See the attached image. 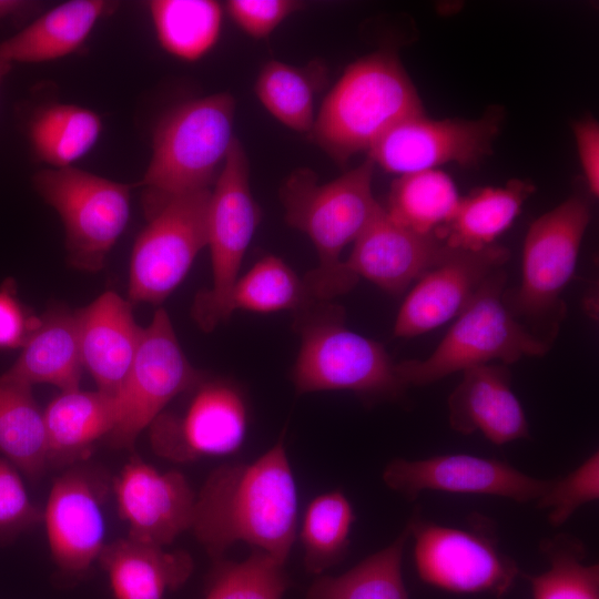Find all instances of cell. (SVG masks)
I'll return each instance as SVG.
<instances>
[{
  "label": "cell",
  "mask_w": 599,
  "mask_h": 599,
  "mask_svg": "<svg viewBox=\"0 0 599 599\" xmlns=\"http://www.w3.org/2000/svg\"><path fill=\"white\" fill-rule=\"evenodd\" d=\"M589 220V205L578 196L537 219L525 238L521 284L504 296L515 317L548 345L564 316L560 295L575 273Z\"/></svg>",
  "instance_id": "7"
},
{
  "label": "cell",
  "mask_w": 599,
  "mask_h": 599,
  "mask_svg": "<svg viewBox=\"0 0 599 599\" xmlns=\"http://www.w3.org/2000/svg\"><path fill=\"white\" fill-rule=\"evenodd\" d=\"M115 414V398L98 389L60 392L43 410L48 466L84 460L93 445L110 435Z\"/></svg>",
  "instance_id": "24"
},
{
  "label": "cell",
  "mask_w": 599,
  "mask_h": 599,
  "mask_svg": "<svg viewBox=\"0 0 599 599\" xmlns=\"http://www.w3.org/2000/svg\"><path fill=\"white\" fill-rule=\"evenodd\" d=\"M296 527V485L280 439L252 463L210 474L196 496L191 530L214 559L244 541L284 565Z\"/></svg>",
  "instance_id": "1"
},
{
  "label": "cell",
  "mask_w": 599,
  "mask_h": 599,
  "mask_svg": "<svg viewBox=\"0 0 599 599\" xmlns=\"http://www.w3.org/2000/svg\"><path fill=\"white\" fill-rule=\"evenodd\" d=\"M302 7V2L293 0H230L225 4L236 26L255 39L267 38Z\"/></svg>",
  "instance_id": "39"
},
{
  "label": "cell",
  "mask_w": 599,
  "mask_h": 599,
  "mask_svg": "<svg viewBox=\"0 0 599 599\" xmlns=\"http://www.w3.org/2000/svg\"><path fill=\"white\" fill-rule=\"evenodd\" d=\"M6 375L33 386L50 384L69 392L80 388L83 364L75 311L53 306L39 317Z\"/></svg>",
  "instance_id": "23"
},
{
  "label": "cell",
  "mask_w": 599,
  "mask_h": 599,
  "mask_svg": "<svg viewBox=\"0 0 599 599\" xmlns=\"http://www.w3.org/2000/svg\"><path fill=\"white\" fill-rule=\"evenodd\" d=\"M450 250L435 233L422 234L398 224L380 205L344 264L357 278L399 294Z\"/></svg>",
  "instance_id": "19"
},
{
  "label": "cell",
  "mask_w": 599,
  "mask_h": 599,
  "mask_svg": "<svg viewBox=\"0 0 599 599\" xmlns=\"http://www.w3.org/2000/svg\"><path fill=\"white\" fill-rule=\"evenodd\" d=\"M318 61L295 67L272 60L258 73L255 93L262 105L282 124L297 132H311L316 93L326 80Z\"/></svg>",
  "instance_id": "28"
},
{
  "label": "cell",
  "mask_w": 599,
  "mask_h": 599,
  "mask_svg": "<svg viewBox=\"0 0 599 599\" xmlns=\"http://www.w3.org/2000/svg\"><path fill=\"white\" fill-rule=\"evenodd\" d=\"M354 521L353 506L339 490L309 502L301 528L304 564L309 572L322 573L344 558Z\"/></svg>",
  "instance_id": "35"
},
{
  "label": "cell",
  "mask_w": 599,
  "mask_h": 599,
  "mask_svg": "<svg viewBox=\"0 0 599 599\" xmlns=\"http://www.w3.org/2000/svg\"><path fill=\"white\" fill-rule=\"evenodd\" d=\"M32 184L62 220L68 263L101 271L130 220L131 187L75 166L41 170Z\"/></svg>",
  "instance_id": "8"
},
{
  "label": "cell",
  "mask_w": 599,
  "mask_h": 599,
  "mask_svg": "<svg viewBox=\"0 0 599 599\" xmlns=\"http://www.w3.org/2000/svg\"><path fill=\"white\" fill-rule=\"evenodd\" d=\"M293 315L301 345L291 376L298 394L349 390L369 402L403 396L397 363L380 343L345 325L342 306L314 301Z\"/></svg>",
  "instance_id": "4"
},
{
  "label": "cell",
  "mask_w": 599,
  "mask_h": 599,
  "mask_svg": "<svg viewBox=\"0 0 599 599\" xmlns=\"http://www.w3.org/2000/svg\"><path fill=\"white\" fill-rule=\"evenodd\" d=\"M466 529L425 519L416 511L406 525L414 540V562L427 585L454 593L504 597L520 573L498 547L488 521L478 517Z\"/></svg>",
  "instance_id": "9"
},
{
  "label": "cell",
  "mask_w": 599,
  "mask_h": 599,
  "mask_svg": "<svg viewBox=\"0 0 599 599\" xmlns=\"http://www.w3.org/2000/svg\"><path fill=\"white\" fill-rule=\"evenodd\" d=\"M164 548L128 536L104 546L99 562L115 599H163L186 582L193 571L192 557Z\"/></svg>",
  "instance_id": "22"
},
{
  "label": "cell",
  "mask_w": 599,
  "mask_h": 599,
  "mask_svg": "<svg viewBox=\"0 0 599 599\" xmlns=\"http://www.w3.org/2000/svg\"><path fill=\"white\" fill-rule=\"evenodd\" d=\"M549 567L538 575H524L532 599H599V566L587 564L583 542L568 534L540 541Z\"/></svg>",
  "instance_id": "33"
},
{
  "label": "cell",
  "mask_w": 599,
  "mask_h": 599,
  "mask_svg": "<svg viewBox=\"0 0 599 599\" xmlns=\"http://www.w3.org/2000/svg\"><path fill=\"white\" fill-rule=\"evenodd\" d=\"M132 304L106 291L75 311L83 368L97 389L115 398L139 349L143 328L135 323Z\"/></svg>",
  "instance_id": "20"
},
{
  "label": "cell",
  "mask_w": 599,
  "mask_h": 599,
  "mask_svg": "<svg viewBox=\"0 0 599 599\" xmlns=\"http://www.w3.org/2000/svg\"><path fill=\"white\" fill-rule=\"evenodd\" d=\"M374 166L367 158L326 183H319L312 170L302 167L282 184L285 221L306 234L317 253V266L303 276L314 301L331 302L351 291L358 281L346 268L341 254L380 207L372 187Z\"/></svg>",
  "instance_id": "2"
},
{
  "label": "cell",
  "mask_w": 599,
  "mask_h": 599,
  "mask_svg": "<svg viewBox=\"0 0 599 599\" xmlns=\"http://www.w3.org/2000/svg\"><path fill=\"white\" fill-rule=\"evenodd\" d=\"M104 490L99 477L83 467L65 470L52 485L42 521L52 559L65 575H83L106 545Z\"/></svg>",
  "instance_id": "17"
},
{
  "label": "cell",
  "mask_w": 599,
  "mask_h": 599,
  "mask_svg": "<svg viewBox=\"0 0 599 599\" xmlns=\"http://www.w3.org/2000/svg\"><path fill=\"white\" fill-rule=\"evenodd\" d=\"M312 302L303 277L282 258L267 255L236 280L227 298V313L231 316L235 309H245L294 314Z\"/></svg>",
  "instance_id": "34"
},
{
  "label": "cell",
  "mask_w": 599,
  "mask_h": 599,
  "mask_svg": "<svg viewBox=\"0 0 599 599\" xmlns=\"http://www.w3.org/2000/svg\"><path fill=\"white\" fill-rule=\"evenodd\" d=\"M112 486L128 537L165 547L191 529L196 496L183 474L162 473L134 455Z\"/></svg>",
  "instance_id": "18"
},
{
  "label": "cell",
  "mask_w": 599,
  "mask_h": 599,
  "mask_svg": "<svg viewBox=\"0 0 599 599\" xmlns=\"http://www.w3.org/2000/svg\"><path fill=\"white\" fill-rule=\"evenodd\" d=\"M579 160L590 193H599V126L592 118L579 120L573 125Z\"/></svg>",
  "instance_id": "41"
},
{
  "label": "cell",
  "mask_w": 599,
  "mask_h": 599,
  "mask_svg": "<svg viewBox=\"0 0 599 599\" xmlns=\"http://www.w3.org/2000/svg\"><path fill=\"white\" fill-rule=\"evenodd\" d=\"M39 323L17 296L13 280L0 285V349L22 348Z\"/></svg>",
  "instance_id": "40"
},
{
  "label": "cell",
  "mask_w": 599,
  "mask_h": 599,
  "mask_svg": "<svg viewBox=\"0 0 599 599\" xmlns=\"http://www.w3.org/2000/svg\"><path fill=\"white\" fill-rule=\"evenodd\" d=\"M418 93L396 55L378 51L346 68L324 99L311 138L338 164L370 148L399 122L423 115Z\"/></svg>",
  "instance_id": "3"
},
{
  "label": "cell",
  "mask_w": 599,
  "mask_h": 599,
  "mask_svg": "<svg viewBox=\"0 0 599 599\" xmlns=\"http://www.w3.org/2000/svg\"><path fill=\"white\" fill-rule=\"evenodd\" d=\"M211 190L174 196L148 215L130 258L128 301L132 305L160 304L184 280L207 244Z\"/></svg>",
  "instance_id": "11"
},
{
  "label": "cell",
  "mask_w": 599,
  "mask_h": 599,
  "mask_svg": "<svg viewBox=\"0 0 599 599\" xmlns=\"http://www.w3.org/2000/svg\"><path fill=\"white\" fill-rule=\"evenodd\" d=\"M204 379L183 353L166 311L156 309L115 397V423L106 437L110 445L131 449L173 398Z\"/></svg>",
  "instance_id": "12"
},
{
  "label": "cell",
  "mask_w": 599,
  "mask_h": 599,
  "mask_svg": "<svg viewBox=\"0 0 599 599\" xmlns=\"http://www.w3.org/2000/svg\"><path fill=\"white\" fill-rule=\"evenodd\" d=\"M258 221L260 209L250 187L248 160L235 138L209 202L206 246L211 252L213 283L195 296L192 305V317L204 332H212L230 317L227 298Z\"/></svg>",
  "instance_id": "10"
},
{
  "label": "cell",
  "mask_w": 599,
  "mask_h": 599,
  "mask_svg": "<svg viewBox=\"0 0 599 599\" xmlns=\"http://www.w3.org/2000/svg\"><path fill=\"white\" fill-rule=\"evenodd\" d=\"M505 271L498 270L457 315L453 326L425 359L397 363L406 386H424L453 373L500 361L542 356L547 343L515 317L505 302Z\"/></svg>",
  "instance_id": "6"
},
{
  "label": "cell",
  "mask_w": 599,
  "mask_h": 599,
  "mask_svg": "<svg viewBox=\"0 0 599 599\" xmlns=\"http://www.w3.org/2000/svg\"><path fill=\"white\" fill-rule=\"evenodd\" d=\"M0 453L31 480L49 468L43 412L32 386L4 373L0 376Z\"/></svg>",
  "instance_id": "27"
},
{
  "label": "cell",
  "mask_w": 599,
  "mask_h": 599,
  "mask_svg": "<svg viewBox=\"0 0 599 599\" xmlns=\"http://www.w3.org/2000/svg\"><path fill=\"white\" fill-rule=\"evenodd\" d=\"M508 258V250L494 244L478 251L451 248L409 292L398 311L394 335L417 336L457 316Z\"/></svg>",
  "instance_id": "16"
},
{
  "label": "cell",
  "mask_w": 599,
  "mask_h": 599,
  "mask_svg": "<svg viewBox=\"0 0 599 599\" xmlns=\"http://www.w3.org/2000/svg\"><path fill=\"white\" fill-rule=\"evenodd\" d=\"M150 13L161 47L173 57L196 61L217 42L222 6L213 0H153Z\"/></svg>",
  "instance_id": "30"
},
{
  "label": "cell",
  "mask_w": 599,
  "mask_h": 599,
  "mask_svg": "<svg viewBox=\"0 0 599 599\" xmlns=\"http://www.w3.org/2000/svg\"><path fill=\"white\" fill-rule=\"evenodd\" d=\"M451 429L481 433L495 445L529 438L525 410L511 389V375L502 365L467 368L448 397Z\"/></svg>",
  "instance_id": "21"
},
{
  "label": "cell",
  "mask_w": 599,
  "mask_h": 599,
  "mask_svg": "<svg viewBox=\"0 0 599 599\" xmlns=\"http://www.w3.org/2000/svg\"><path fill=\"white\" fill-rule=\"evenodd\" d=\"M534 191L531 183L517 179L504 187L474 191L460 199L453 217L435 234L451 248L478 251L493 245Z\"/></svg>",
  "instance_id": "26"
},
{
  "label": "cell",
  "mask_w": 599,
  "mask_h": 599,
  "mask_svg": "<svg viewBox=\"0 0 599 599\" xmlns=\"http://www.w3.org/2000/svg\"><path fill=\"white\" fill-rule=\"evenodd\" d=\"M32 6V2L29 1L0 0V22L9 18L22 16Z\"/></svg>",
  "instance_id": "42"
},
{
  "label": "cell",
  "mask_w": 599,
  "mask_h": 599,
  "mask_svg": "<svg viewBox=\"0 0 599 599\" xmlns=\"http://www.w3.org/2000/svg\"><path fill=\"white\" fill-rule=\"evenodd\" d=\"M599 498V453L593 451L576 469L559 479H551L536 501L547 510L552 527L564 525L581 506Z\"/></svg>",
  "instance_id": "37"
},
{
  "label": "cell",
  "mask_w": 599,
  "mask_h": 599,
  "mask_svg": "<svg viewBox=\"0 0 599 599\" xmlns=\"http://www.w3.org/2000/svg\"><path fill=\"white\" fill-rule=\"evenodd\" d=\"M42 520L43 511L31 501L19 470L0 457V545Z\"/></svg>",
  "instance_id": "38"
},
{
  "label": "cell",
  "mask_w": 599,
  "mask_h": 599,
  "mask_svg": "<svg viewBox=\"0 0 599 599\" xmlns=\"http://www.w3.org/2000/svg\"><path fill=\"white\" fill-rule=\"evenodd\" d=\"M283 567L261 550L240 562L220 559L204 599H282L290 585Z\"/></svg>",
  "instance_id": "36"
},
{
  "label": "cell",
  "mask_w": 599,
  "mask_h": 599,
  "mask_svg": "<svg viewBox=\"0 0 599 599\" xmlns=\"http://www.w3.org/2000/svg\"><path fill=\"white\" fill-rule=\"evenodd\" d=\"M182 414L162 413L150 425L156 455L176 463L236 451L247 429L243 395L227 380L206 378Z\"/></svg>",
  "instance_id": "14"
},
{
  "label": "cell",
  "mask_w": 599,
  "mask_h": 599,
  "mask_svg": "<svg viewBox=\"0 0 599 599\" xmlns=\"http://www.w3.org/2000/svg\"><path fill=\"white\" fill-rule=\"evenodd\" d=\"M388 488L408 500L425 490L502 497L519 504L537 501L551 479L531 477L497 458L466 454L424 459L397 458L383 471Z\"/></svg>",
  "instance_id": "15"
},
{
  "label": "cell",
  "mask_w": 599,
  "mask_h": 599,
  "mask_svg": "<svg viewBox=\"0 0 599 599\" xmlns=\"http://www.w3.org/2000/svg\"><path fill=\"white\" fill-rule=\"evenodd\" d=\"M460 199L447 174L427 170L398 176L390 186L384 209L398 224L432 234L449 222Z\"/></svg>",
  "instance_id": "31"
},
{
  "label": "cell",
  "mask_w": 599,
  "mask_h": 599,
  "mask_svg": "<svg viewBox=\"0 0 599 599\" xmlns=\"http://www.w3.org/2000/svg\"><path fill=\"white\" fill-rule=\"evenodd\" d=\"M113 3L71 0L47 11L18 33L0 42V57L23 63L45 62L74 52Z\"/></svg>",
  "instance_id": "25"
},
{
  "label": "cell",
  "mask_w": 599,
  "mask_h": 599,
  "mask_svg": "<svg viewBox=\"0 0 599 599\" xmlns=\"http://www.w3.org/2000/svg\"><path fill=\"white\" fill-rule=\"evenodd\" d=\"M102 131L94 111L75 104H51L29 122L28 136L34 154L52 169L73 166L97 143Z\"/></svg>",
  "instance_id": "29"
},
{
  "label": "cell",
  "mask_w": 599,
  "mask_h": 599,
  "mask_svg": "<svg viewBox=\"0 0 599 599\" xmlns=\"http://www.w3.org/2000/svg\"><path fill=\"white\" fill-rule=\"evenodd\" d=\"M407 526L387 547L370 555L345 573L319 577L307 599H409L402 575Z\"/></svg>",
  "instance_id": "32"
},
{
  "label": "cell",
  "mask_w": 599,
  "mask_h": 599,
  "mask_svg": "<svg viewBox=\"0 0 599 599\" xmlns=\"http://www.w3.org/2000/svg\"><path fill=\"white\" fill-rule=\"evenodd\" d=\"M501 120L502 111L497 108L476 120L413 116L388 130L367 158L398 176L450 162L470 166L491 152Z\"/></svg>",
  "instance_id": "13"
},
{
  "label": "cell",
  "mask_w": 599,
  "mask_h": 599,
  "mask_svg": "<svg viewBox=\"0 0 599 599\" xmlns=\"http://www.w3.org/2000/svg\"><path fill=\"white\" fill-rule=\"evenodd\" d=\"M12 69V63L0 57V85Z\"/></svg>",
  "instance_id": "43"
},
{
  "label": "cell",
  "mask_w": 599,
  "mask_h": 599,
  "mask_svg": "<svg viewBox=\"0 0 599 599\" xmlns=\"http://www.w3.org/2000/svg\"><path fill=\"white\" fill-rule=\"evenodd\" d=\"M236 103L226 92L182 103L159 122L140 183L150 215L167 200L211 189L235 140Z\"/></svg>",
  "instance_id": "5"
}]
</instances>
